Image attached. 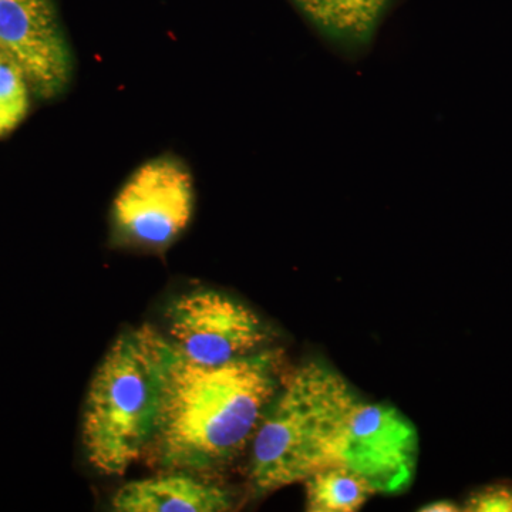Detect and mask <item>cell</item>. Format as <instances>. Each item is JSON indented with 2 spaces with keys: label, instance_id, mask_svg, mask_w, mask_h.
Listing matches in <instances>:
<instances>
[{
  "label": "cell",
  "instance_id": "9",
  "mask_svg": "<svg viewBox=\"0 0 512 512\" xmlns=\"http://www.w3.org/2000/svg\"><path fill=\"white\" fill-rule=\"evenodd\" d=\"M303 484L309 512L359 511L377 494L365 477L343 463L319 468Z\"/></svg>",
  "mask_w": 512,
  "mask_h": 512
},
{
  "label": "cell",
  "instance_id": "10",
  "mask_svg": "<svg viewBox=\"0 0 512 512\" xmlns=\"http://www.w3.org/2000/svg\"><path fill=\"white\" fill-rule=\"evenodd\" d=\"M330 36L362 42L375 29L389 0H293Z\"/></svg>",
  "mask_w": 512,
  "mask_h": 512
},
{
  "label": "cell",
  "instance_id": "6",
  "mask_svg": "<svg viewBox=\"0 0 512 512\" xmlns=\"http://www.w3.org/2000/svg\"><path fill=\"white\" fill-rule=\"evenodd\" d=\"M419 436L412 421L389 404L359 399L346 427L339 463L366 478L377 494H397L412 484Z\"/></svg>",
  "mask_w": 512,
  "mask_h": 512
},
{
  "label": "cell",
  "instance_id": "13",
  "mask_svg": "<svg viewBox=\"0 0 512 512\" xmlns=\"http://www.w3.org/2000/svg\"><path fill=\"white\" fill-rule=\"evenodd\" d=\"M0 136H3L2 128H0Z\"/></svg>",
  "mask_w": 512,
  "mask_h": 512
},
{
  "label": "cell",
  "instance_id": "5",
  "mask_svg": "<svg viewBox=\"0 0 512 512\" xmlns=\"http://www.w3.org/2000/svg\"><path fill=\"white\" fill-rule=\"evenodd\" d=\"M194 208L190 171L173 157L148 161L128 178L113 204L116 227L136 244L160 248L187 228Z\"/></svg>",
  "mask_w": 512,
  "mask_h": 512
},
{
  "label": "cell",
  "instance_id": "11",
  "mask_svg": "<svg viewBox=\"0 0 512 512\" xmlns=\"http://www.w3.org/2000/svg\"><path fill=\"white\" fill-rule=\"evenodd\" d=\"M463 511L512 512V481H498L477 488L468 495Z\"/></svg>",
  "mask_w": 512,
  "mask_h": 512
},
{
  "label": "cell",
  "instance_id": "1",
  "mask_svg": "<svg viewBox=\"0 0 512 512\" xmlns=\"http://www.w3.org/2000/svg\"><path fill=\"white\" fill-rule=\"evenodd\" d=\"M140 330L158 379L156 427L148 447L154 460L190 473L224 466L254 439L284 382L281 352L265 350L202 366L151 326Z\"/></svg>",
  "mask_w": 512,
  "mask_h": 512
},
{
  "label": "cell",
  "instance_id": "4",
  "mask_svg": "<svg viewBox=\"0 0 512 512\" xmlns=\"http://www.w3.org/2000/svg\"><path fill=\"white\" fill-rule=\"evenodd\" d=\"M167 326L171 345L202 366L254 355L269 339L264 322L245 303L208 289L175 299L167 311Z\"/></svg>",
  "mask_w": 512,
  "mask_h": 512
},
{
  "label": "cell",
  "instance_id": "12",
  "mask_svg": "<svg viewBox=\"0 0 512 512\" xmlns=\"http://www.w3.org/2000/svg\"><path fill=\"white\" fill-rule=\"evenodd\" d=\"M421 512H458L463 511V508L460 505L453 503L450 500H439L434 501V503L423 505V507L419 508Z\"/></svg>",
  "mask_w": 512,
  "mask_h": 512
},
{
  "label": "cell",
  "instance_id": "3",
  "mask_svg": "<svg viewBox=\"0 0 512 512\" xmlns=\"http://www.w3.org/2000/svg\"><path fill=\"white\" fill-rule=\"evenodd\" d=\"M157 410L156 366L137 329L113 343L90 384L82 424L90 466L123 476L150 447Z\"/></svg>",
  "mask_w": 512,
  "mask_h": 512
},
{
  "label": "cell",
  "instance_id": "8",
  "mask_svg": "<svg viewBox=\"0 0 512 512\" xmlns=\"http://www.w3.org/2000/svg\"><path fill=\"white\" fill-rule=\"evenodd\" d=\"M111 507L119 512H222L231 510L232 498L218 484L174 470L124 484Z\"/></svg>",
  "mask_w": 512,
  "mask_h": 512
},
{
  "label": "cell",
  "instance_id": "2",
  "mask_svg": "<svg viewBox=\"0 0 512 512\" xmlns=\"http://www.w3.org/2000/svg\"><path fill=\"white\" fill-rule=\"evenodd\" d=\"M359 399L348 380L322 360L289 373L252 439L249 477L256 493L303 483L319 468L339 463Z\"/></svg>",
  "mask_w": 512,
  "mask_h": 512
},
{
  "label": "cell",
  "instance_id": "7",
  "mask_svg": "<svg viewBox=\"0 0 512 512\" xmlns=\"http://www.w3.org/2000/svg\"><path fill=\"white\" fill-rule=\"evenodd\" d=\"M0 55L43 99L66 89L72 60L52 0H0Z\"/></svg>",
  "mask_w": 512,
  "mask_h": 512
}]
</instances>
